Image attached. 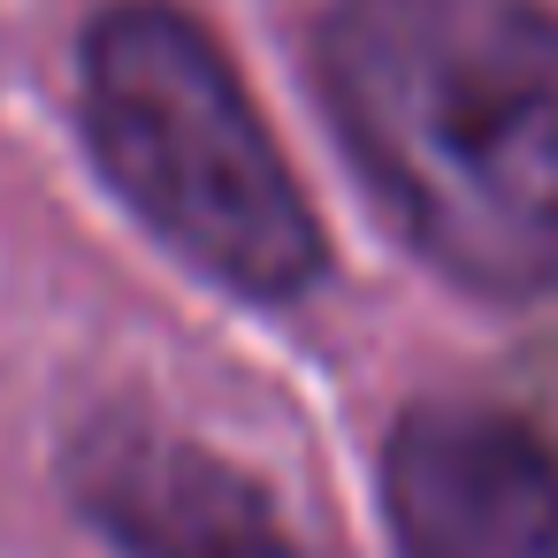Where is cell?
<instances>
[{"instance_id": "4", "label": "cell", "mask_w": 558, "mask_h": 558, "mask_svg": "<svg viewBox=\"0 0 558 558\" xmlns=\"http://www.w3.org/2000/svg\"><path fill=\"white\" fill-rule=\"evenodd\" d=\"M70 489L131 558H299L253 474L146 421H100L70 451Z\"/></svg>"}, {"instance_id": "1", "label": "cell", "mask_w": 558, "mask_h": 558, "mask_svg": "<svg viewBox=\"0 0 558 558\" xmlns=\"http://www.w3.org/2000/svg\"><path fill=\"white\" fill-rule=\"evenodd\" d=\"M329 116L390 222L474 291L558 283V9L337 0Z\"/></svg>"}, {"instance_id": "2", "label": "cell", "mask_w": 558, "mask_h": 558, "mask_svg": "<svg viewBox=\"0 0 558 558\" xmlns=\"http://www.w3.org/2000/svg\"><path fill=\"white\" fill-rule=\"evenodd\" d=\"M85 131L116 192L207 276L245 299H291L322 268L314 207L260 131L222 47L161 9H108L85 39Z\"/></svg>"}, {"instance_id": "3", "label": "cell", "mask_w": 558, "mask_h": 558, "mask_svg": "<svg viewBox=\"0 0 558 558\" xmlns=\"http://www.w3.org/2000/svg\"><path fill=\"white\" fill-rule=\"evenodd\" d=\"M398 558H558V451L489 405H421L383 459Z\"/></svg>"}]
</instances>
